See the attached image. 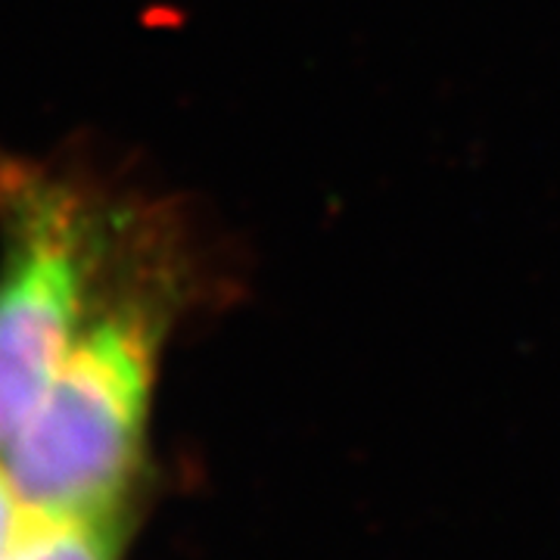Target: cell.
Listing matches in <instances>:
<instances>
[{
  "mask_svg": "<svg viewBox=\"0 0 560 560\" xmlns=\"http://www.w3.org/2000/svg\"><path fill=\"white\" fill-rule=\"evenodd\" d=\"M150 374L147 320L113 315L81 330L35 415L3 448L0 464L25 508L116 511L143 448Z\"/></svg>",
  "mask_w": 560,
  "mask_h": 560,
  "instance_id": "6da1fadb",
  "label": "cell"
},
{
  "mask_svg": "<svg viewBox=\"0 0 560 560\" xmlns=\"http://www.w3.org/2000/svg\"><path fill=\"white\" fill-rule=\"evenodd\" d=\"M13 200V243L0 271V455L81 337L88 287V243L75 202L50 187L22 190Z\"/></svg>",
  "mask_w": 560,
  "mask_h": 560,
  "instance_id": "7a4b0ae2",
  "label": "cell"
},
{
  "mask_svg": "<svg viewBox=\"0 0 560 560\" xmlns=\"http://www.w3.org/2000/svg\"><path fill=\"white\" fill-rule=\"evenodd\" d=\"M113 514H54L25 508L0 560H116Z\"/></svg>",
  "mask_w": 560,
  "mask_h": 560,
  "instance_id": "3957f363",
  "label": "cell"
},
{
  "mask_svg": "<svg viewBox=\"0 0 560 560\" xmlns=\"http://www.w3.org/2000/svg\"><path fill=\"white\" fill-rule=\"evenodd\" d=\"M22 514H25V504L20 501L16 489H13V482H10L7 470H3V464H0V558H3L7 545H10L13 533H16Z\"/></svg>",
  "mask_w": 560,
  "mask_h": 560,
  "instance_id": "277c9868",
  "label": "cell"
}]
</instances>
